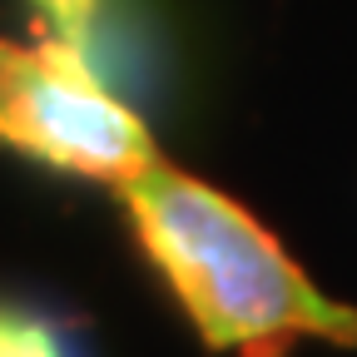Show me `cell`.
<instances>
[{
	"label": "cell",
	"mask_w": 357,
	"mask_h": 357,
	"mask_svg": "<svg viewBox=\"0 0 357 357\" xmlns=\"http://www.w3.org/2000/svg\"><path fill=\"white\" fill-rule=\"evenodd\" d=\"M0 357H75V352L55 318H45L30 303L0 298Z\"/></svg>",
	"instance_id": "3"
},
{
	"label": "cell",
	"mask_w": 357,
	"mask_h": 357,
	"mask_svg": "<svg viewBox=\"0 0 357 357\" xmlns=\"http://www.w3.org/2000/svg\"><path fill=\"white\" fill-rule=\"evenodd\" d=\"M114 194L149 268L213 352L288 357L307 337L347 342L357 307L328 298L238 199L164 159Z\"/></svg>",
	"instance_id": "1"
},
{
	"label": "cell",
	"mask_w": 357,
	"mask_h": 357,
	"mask_svg": "<svg viewBox=\"0 0 357 357\" xmlns=\"http://www.w3.org/2000/svg\"><path fill=\"white\" fill-rule=\"evenodd\" d=\"M105 0H30V15L45 30V40L95 60V30H100Z\"/></svg>",
	"instance_id": "4"
},
{
	"label": "cell",
	"mask_w": 357,
	"mask_h": 357,
	"mask_svg": "<svg viewBox=\"0 0 357 357\" xmlns=\"http://www.w3.org/2000/svg\"><path fill=\"white\" fill-rule=\"evenodd\" d=\"M342 347H352V352H357V318H352V328H347V342H342Z\"/></svg>",
	"instance_id": "5"
},
{
	"label": "cell",
	"mask_w": 357,
	"mask_h": 357,
	"mask_svg": "<svg viewBox=\"0 0 357 357\" xmlns=\"http://www.w3.org/2000/svg\"><path fill=\"white\" fill-rule=\"evenodd\" d=\"M0 149L89 184H129L159 164L149 124L55 40L15 45L0 35Z\"/></svg>",
	"instance_id": "2"
}]
</instances>
